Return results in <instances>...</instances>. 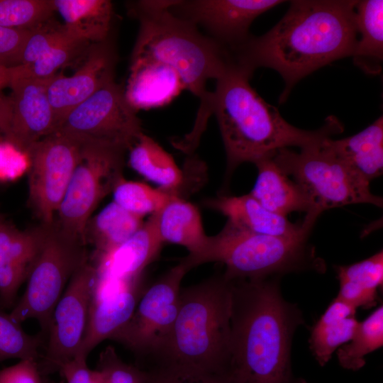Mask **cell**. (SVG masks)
I'll return each instance as SVG.
<instances>
[{"mask_svg": "<svg viewBox=\"0 0 383 383\" xmlns=\"http://www.w3.org/2000/svg\"><path fill=\"white\" fill-rule=\"evenodd\" d=\"M31 31L0 26V67L18 65L21 51Z\"/></svg>", "mask_w": 383, "mask_h": 383, "instance_id": "f35d334b", "label": "cell"}, {"mask_svg": "<svg viewBox=\"0 0 383 383\" xmlns=\"http://www.w3.org/2000/svg\"><path fill=\"white\" fill-rule=\"evenodd\" d=\"M307 237L284 238L247 230L230 221L208 236L198 252L179 261L188 271L207 262H221L228 280L262 279L289 272H324L326 264L307 244Z\"/></svg>", "mask_w": 383, "mask_h": 383, "instance_id": "8992f818", "label": "cell"}, {"mask_svg": "<svg viewBox=\"0 0 383 383\" xmlns=\"http://www.w3.org/2000/svg\"><path fill=\"white\" fill-rule=\"evenodd\" d=\"M47 82L26 77L9 80V94L0 92V143L26 155L30 145L57 131Z\"/></svg>", "mask_w": 383, "mask_h": 383, "instance_id": "5bb4252c", "label": "cell"}, {"mask_svg": "<svg viewBox=\"0 0 383 383\" xmlns=\"http://www.w3.org/2000/svg\"><path fill=\"white\" fill-rule=\"evenodd\" d=\"M324 140L300 152L282 148L272 154L280 169L309 198L314 214L318 217L327 209L353 204L382 207V198L372 193L370 182L331 151Z\"/></svg>", "mask_w": 383, "mask_h": 383, "instance_id": "52a82bcc", "label": "cell"}, {"mask_svg": "<svg viewBox=\"0 0 383 383\" xmlns=\"http://www.w3.org/2000/svg\"><path fill=\"white\" fill-rule=\"evenodd\" d=\"M355 22L357 40L353 62L364 72L377 74L383 61V1H357Z\"/></svg>", "mask_w": 383, "mask_h": 383, "instance_id": "4316f807", "label": "cell"}, {"mask_svg": "<svg viewBox=\"0 0 383 383\" xmlns=\"http://www.w3.org/2000/svg\"><path fill=\"white\" fill-rule=\"evenodd\" d=\"M325 145L365 180L379 177L383 171V117L360 133L339 140L328 138Z\"/></svg>", "mask_w": 383, "mask_h": 383, "instance_id": "603a6c76", "label": "cell"}, {"mask_svg": "<svg viewBox=\"0 0 383 383\" xmlns=\"http://www.w3.org/2000/svg\"><path fill=\"white\" fill-rule=\"evenodd\" d=\"M96 282V269L89 260L70 279L53 310L48 343L38 360L43 374L59 372L64 363L77 355L85 334Z\"/></svg>", "mask_w": 383, "mask_h": 383, "instance_id": "7c38bea8", "label": "cell"}, {"mask_svg": "<svg viewBox=\"0 0 383 383\" xmlns=\"http://www.w3.org/2000/svg\"><path fill=\"white\" fill-rule=\"evenodd\" d=\"M87 244L62 232L54 222L46 225L41 247L28 277L26 291L9 313L18 323L33 318L48 333L53 310L65 285L89 261Z\"/></svg>", "mask_w": 383, "mask_h": 383, "instance_id": "ba28073f", "label": "cell"}, {"mask_svg": "<svg viewBox=\"0 0 383 383\" xmlns=\"http://www.w3.org/2000/svg\"><path fill=\"white\" fill-rule=\"evenodd\" d=\"M43 375L38 360L23 359L0 370V383H45Z\"/></svg>", "mask_w": 383, "mask_h": 383, "instance_id": "ab89813d", "label": "cell"}, {"mask_svg": "<svg viewBox=\"0 0 383 383\" xmlns=\"http://www.w3.org/2000/svg\"><path fill=\"white\" fill-rule=\"evenodd\" d=\"M155 216L163 243L184 246L188 254L198 252L205 245L208 235L204 232L200 213L192 204L174 195Z\"/></svg>", "mask_w": 383, "mask_h": 383, "instance_id": "484cf974", "label": "cell"}, {"mask_svg": "<svg viewBox=\"0 0 383 383\" xmlns=\"http://www.w3.org/2000/svg\"><path fill=\"white\" fill-rule=\"evenodd\" d=\"M252 73L235 63L216 79L213 113L219 126L226 155L224 188L242 163H255L291 146L301 149L341 133L343 126L330 116L315 131L296 128L267 103L252 87Z\"/></svg>", "mask_w": 383, "mask_h": 383, "instance_id": "277c9868", "label": "cell"}, {"mask_svg": "<svg viewBox=\"0 0 383 383\" xmlns=\"http://www.w3.org/2000/svg\"><path fill=\"white\" fill-rule=\"evenodd\" d=\"M143 218L114 201L91 217L85 228L84 240L94 248L93 257L108 254L122 245L143 226Z\"/></svg>", "mask_w": 383, "mask_h": 383, "instance_id": "83f0119b", "label": "cell"}, {"mask_svg": "<svg viewBox=\"0 0 383 383\" xmlns=\"http://www.w3.org/2000/svg\"><path fill=\"white\" fill-rule=\"evenodd\" d=\"M81 145L60 133L33 143L28 160V204L40 223L52 224L80 157Z\"/></svg>", "mask_w": 383, "mask_h": 383, "instance_id": "8fae6325", "label": "cell"}, {"mask_svg": "<svg viewBox=\"0 0 383 383\" xmlns=\"http://www.w3.org/2000/svg\"><path fill=\"white\" fill-rule=\"evenodd\" d=\"M147 383H244L235 370L197 377H180L162 370L145 369Z\"/></svg>", "mask_w": 383, "mask_h": 383, "instance_id": "74e56055", "label": "cell"}, {"mask_svg": "<svg viewBox=\"0 0 383 383\" xmlns=\"http://www.w3.org/2000/svg\"><path fill=\"white\" fill-rule=\"evenodd\" d=\"M383 345V306L377 308L358 326L350 340L338 348L339 365L357 371L365 365V357Z\"/></svg>", "mask_w": 383, "mask_h": 383, "instance_id": "4dcf8cb0", "label": "cell"}, {"mask_svg": "<svg viewBox=\"0 0 383 383\" xmlns=\"http://www.w3.org/2000/svg\"><path fill=\"white\" fill-rule=\"evenodd\" d=\"M55 12L72 35L91 44L108 40L113 16L109 0H52Z\"/></svg>", "mask_w": 383, "mask_h": 383, "instance_id": "d4e9b609", "label": "cell"}, {"mask_svg": "<svg viewBox=\"0 0 383 383\" xmlns=\"http://www.w3.org/2000/svg\"><path fill=\"white\" fill-rule=\"evenodd\" d=\"M128 150V162L133 170L158 184L161 189L175 194L183 175L170 153L143 132Z\"/></svg>", "mask_w": 383, "mask_h": 383, "instance_id": "f1b7e54d", "label": "cell"}, {"mask_svg": "<svg viewBox=\"0 0 383 383\" xmlns=\"http://www.w3.org/2000/svg\"><path fill=\"white\" fill-rule=\"evenodd\" d=\"M356 311L335 297L313 326L309 348L321 367L329 362L338 348L352 338L359 323Z\"/></svg>", "mask_w": 383, "mask_h": 383, "instance_id": "cb8c5ba5", "label": "cell"}, {"mask_svg": "<svg viewBox=\"0 0 383 383\" xmlns=\"http://www.w3.org/2000/svg\"><path fill=\"white\" fill-rule=\"evenodd\" d=\"M67 383H91L93 370L87 364V359L75 356L64 363L59 370Z\"/></svg>", "mask_w": 383, "mask_h": 383, "instance_id": "b9f144b4", "label": "cell"}, {"mask_svg": "<svg viewBox=\"0 0 383 383\" xmlns=\"http://www.w3.org/2000/svg\"><path fill=\"white\" fill-rule=\"evenodd\" d=\"M125 152L103 145H81L79 160L55 218L62 232L85 243L84 231L92 213L123 178Z\"/></svg>", "mask_w": 383, "mask_h": 383, "instance_id": "9c48e42d", "label": "cell"}, {"mask_svg": "<svg viewBox=\"0 0 383 383\" xmlns=\"http://www.w3.org/2000/svg\"><path fill=\"white\" fill-rule=\"evenodd\" d=\"M113 201L125 210L143 217L160 211L176 194L154 189L144 183L124 177L113 191Z\"/></svg>", "mask_w": 383, "mask_h": 383, "instance_id": "1f68e13d", "label": "cell"}, {"mask_svg": "<svg viewBox=\"0 0 383 383\" xmlns=\"http://www.w3.org/2000/svg\"><path fill=\"white\" fill-rule=\"evenodd\" d=\"M291 383H311V382H309L303 379H294Z\"/></svg>", "mask_w": 383, "mask_h": 383, "instance_id": "7bdbcfd3", "label": "cell"}, {"mask_svg": "<svg viewBox=\"0 0 383 383\" xmlns=\"http://www.w3.org/2000/svg\"><path fill=\"white\" fill-rule=\"evenodd\" d=\"M141 277L123 281L97 279L85 334L76 356L87 359L97 345L111 340L129 321L145 290Z\"/></svg>", "mask_w": 383, "mask_h": 383, "instance_id": "2e32d148", "label": "cell"}, {"mask_svg": "<svg viewBox=\"0 0 383 383\" xmlns=\"http://www.w3.org/2000/svg\"><path fill=\"white\" fill-rule=\"evenodd\" d=\"M279 0L174 1L170 10L175 15L204 28L211 38L231 54L251 36L252 21L282 3Z\"/></svg>", "mask_w": 383, "mask_h": 383, "instance_id": "9a60e30c", "label": "cell"}, {"mask_svg": "<svg viewBox=\"0 0 383 383\" xmlns=\"http://www.w3.org/2000/svg\"><path fill=\"white\" fill-rule=\"evenodd\" d=\"M231 281L223 274L181 288L172 327L148 368L180 377L234 370L231 353Z\"/></svg>", "mask_w": 383, "mask_h": 383, "instance_id": "5b68a950", "label": "cell"}, {"mask_svg": "<svg viewBox=\"0 0 383 383\" xmlns=\"http://www.w3.org/2000/svg\"><path fill=\"white\" fill-rule=\"evenodd\" d=\"M92 45L70 34L30 64L11 67H0V82L2 88H6L9 80L13 78L26 77L42 81L48 80L57 74L60 68L70 65L75 60L84 57Z\"/></svg>", "mask_w": 383, "mask_h": 383, "instance_id": "f546056e", "label": "cell"}, {"mask_svg": "<svg viewBox=\"0 0 383 383\" xmlns=\"http://www.w3.org/2000/svg\"><path fill=\"white\" fill-rule=\"evenodd\" d=\"M339 280V292L337 298L356 309H370L377 304V292L371 291L345 279Z\"/></svg>", "mask_w": 383, "mask_h": 383, "instance_id": "60d3db41", "label": "cell"}, {"mask_svg": "<svg viewBox=\"0 0 383 383\" xmlns=\"http://www.w3.org/2000/svg\"><path fill=\"white\" fill-rule=\"evenodd\" d=\"M184 89L178 73L172 67L155 61L131 62L125 96L135 111L150 109L170 104Z\"/></svg>", "mask_w": 383, "mask_h": 383, "instance_id": "44dd1931", "label": "cell"}, {"mask_svg": "<svg viewBox=\"0 0 383 383\" xmlns=\"http://www.w3.org/2000/svg\"><path fill=\"white\" fill-rule=\"evenodd\" d=\"M279 277L231 281V353L244 383H291L300 310L284 299Z\"/></svg>", "mask_w": 383, "mask_h": 383, "instance_id": "7a4b0ae2", "label": "cell"}, {"mask_svg": "<svg viewBox=\"0 0 383 383\" xmlns=\"http://www.w3.org/2000/svg\"><path fill=\"white\" fill-rule=\"evenodd\" d=\"M357 1L296 0L268 32L250 37L231 52L252 73L265 67L282 77L279 102L302 78L336 60L352 56L357 40Z\"/></svg>", "mask_w": 383, "mask_h": 383, "instance_id": "6da1fadb", "label": "cell"}, {"mask_svg": "<svg viewBox=\"0 0 383 383\" xmlns=\"http://www.w3.org/2000/svg\"><path fill=\"white\" fill-rule=\"evenodd\" d=\"M272 154L255 163L257 177L249 194L275 213L287 217L292 212L302 211L318 218L309 198L301 187L280 169Z\"/></svg>", "mask_w": 383, "mask_h": 383, "instance_id": "7402d4cb", "label": "cell"}, {"mask_svg": "<svg viewBox=\"0 0 383 383\" xmlns=\"http://www.w3.org/2000/svg\"><path fill=\"white\" fill-rule=\"evenodd\" d=\"M57 133L81 145H98L126 151L143 130L124 89L113 80L70 111Z\"/></svg>", "mask_w": 383, "mask_h": 383, "instance_id": "30bf717a", "label": "cell"}, {"mask_svg": "<svg viewBox=\"0 0 383 383\" xmlns=\"http://www.w3.org/2000/svg\"><path fill=\"white\" fill-rule=\"evenodd\" d=\"M97 369L104 378V383H147L145 369L123 362L114 348L106 347L100 354Z\"/></svg>", "mask_w": 383, "mask_h": 383, "instance_id": "8d00e7d4", "label": "cell"}, {"mask_svg": "<svg viewBox=\"0 0 383 383\" xmlns=\"http://www.w3.org/2000/svg\"><path fill=\"white\" fill-rule=\"evenodd\" d=\"M46 225L21 231L0 223V310L12 307L39 253Z\"/></svg>", "mask_w": 383, "mask_h": 383, "instance_id": "ac0fdd59", "label": "cell"}, {"mask_svg": "<svg viewBox=\"0 0 383 383\" xmlns=\"http://www.w3.org/2000/svg\"><path fill=\"white\" fill-rule=\"evenodd\" d=\"M338 279H345L367 289L377 292L383 284V251L360 262L335 267Z\"/></svg>", "mask_w": 383, "mask_h": 383, "instance_id": "d590c367", "label": "cell"}, {"mask_svg": "<svg viewBox=\"0 0 383 383\" xmlns=\"http://www.w3.org/2000/svg\"><path fill=\"white\" fill-rule=\"evenodd\" d=\"M3 219H4V218H3L2 216H1V214L0 213V223H1V221Z\"/></svg>", "mask_w": 383, "mask_h": 383, "instance_id": "ee69618b", "label": "cell"}, {"mask_svg": "<svg viewBox=\"0 0 383 383\" xmlns=\"http://www.w3.org/2000/svg\"><path fill=\"white\" fill-rule=\"evenodd\" d=\"M43 340L40 335H30L9 313L0 310V362L9 359L39 360Z\"/></svg>", "mask_w": 383, "mask_h": 383, "instance_id": "836d02e7", "label": "cell"}, {"mask_svg": "<svg viewBox=\"0 0 383 383\" xmlns=\"http://www.w3.org/2000/svg\"><path fill=\"white\" fill-rule=\"evenodd\" d=\"M189 271L179 262L145 289L129 321L112 338L140 358L160 347L176 319L181 283Z\"/></svg>", "mask_w": 383, "mask_h": 383, "instance_id": "4fadbf2b", "label": "cell"}, {"mask_svg": "<svg viewBox=\"0 0 383 383\" xmlns=\"http://www.w3.org/2000/svg\"><path fill=\"white\" fill-rule=\"evenodd\" d=\"M155 213L126 242L111 252L92 257L98 279L129 280L142 277L162 248Z\"/></svg>", "mask_w": 383, "mask_h": 383, "instance_id": "d6986e66", "label": "cell"}, {"mask_svg": "<svg viewBox=\"0 0 383 383\" xmlns=\"http://www.w3.org/2000/svg\"><path fill=\"white\" fill-rule=\"evenodd\" d=\"M70 34L63 24L52 20L32 30L24 44L17 66L33 62Z\"/></svg>", "mask_w": 383, "mask_h": 383, "instance_id": "e575fe53", "label": "cell"}, {"mask_svg": "<svg viewBox=\"0 0 383 383\" xmlns=\"http://www.w3.org/2000/svg\"><path fill=\"white\" fill-rule=\"evenodd\" d=\"M116 62L114 48L106 40L91 46L72 75L57 73L48 80L47 95L58 127L70 111L114 80Z\"/></svg>", "mask_w": 383, "mask_h": 383, "instance_id": "e0dca14e", "label": "cell"}, {"mask_svg": "<svg viewBox=\"0 0 383 383\" xmlns=\"http://www.w3.org/2000/svg\"><path fill=\"white\" fill-rule=\"evenodd\" d=\"M52 0H0V26L33 30L52 20Z\"/></svg>", "mask_w": 383, "mask_h": 383, "instance_id": "d6a6232c", "label": "cell"}, {"mask_svg": "<svg viewBox=\"0 0 383 383\" xmlns=\"http://www.w3.org/2000/svg\"><path fill=\"white\" fill-rule=\"evenodd\" d=\"M174 1H139L131 10L140 23L131 62L155 61L174 69L184 89L199 98L200 105L192 131L179 140L193 152L213 114V93L209 80L222 76L233 62L231 52L204 35L192 22L170 10Z\"/></svg>", "mask_w": 383, "mask_h": 383, "instance_id": "3957f363", "label": "cell"}, {"mask_svg": "<svg viewBox=\"0 0 383 383\" xmlns=\"http://www.w3.org/2000/svg\"><path fill=\"white\" fill-rule=\"evenodd\" d=\"M228 220L250 231L284 238L307 237L315 223L304 218L300 223L290 222L286 216L265 208L250 194L242 196L221 195L206 202Z\"/></svg>", "mask_w": 383, "mask_h": 383, "instance_id": "ffe728a7", "label": "cell"}]
</instances>
